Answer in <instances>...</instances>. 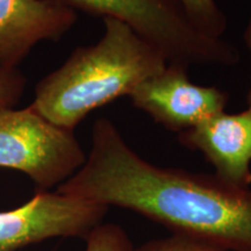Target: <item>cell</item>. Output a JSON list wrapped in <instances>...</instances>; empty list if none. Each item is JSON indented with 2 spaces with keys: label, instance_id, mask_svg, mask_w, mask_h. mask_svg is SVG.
<instances>
[{
  "label": "cell",
  "instance_id": "cell-8",
  "mask_svg": "<svg viewBox=\"0 0 251 251\" xmlns=\"http://www.w3.org/2000/svg\"><path fill=\"white\" fill-rule=\"evenodd\" d=\"M77 13L43 0H0V68L18 69L42 41H58Z\"/></svg>",
  "mask_w": 251,
  "mask_h": 251
},
{
  "label": "cell",
  "instance_id": "cell-13",
  "mask_svg": "<svg viewBox=\"0 0 251 251\" xmlns=\"http://www.w3.org/2000/svg\"><path fill=\"white\" fill-rule=\"evenodd\" d=\"M244 39H246L247 46L250 50V55H251V21H250L249 26H248V28H247L246 33H244ZM250 89H251V87H250Z\"/></svg>",
  "mask_w": 251,
  "mask_h": 251
},
{
  "label": "cell",
  "instance_id": "cell-4",
  "mask_svg": "<svg viewBox=\"0 0 251 251\" xmlns=\"http://www.w3.org/2000/svg\"><path fill=\"white\" fill-rule=\"evenodd\" d=\"M85 161L75 130L52 124L31 106H0V168L24 172L47 191L68 180Z\"/></svg>",
  "mask_w": 251,
  "mask_h": 251
},
{
  "label": "cell",
  "instance_id": "cell-7",
  "mask_svg": "<svg viewBox=\"0 0 251 251\" xmlns=\"http://www.w3.org/2000/svg\"><path fill=\"white\" fill-rule=\"evenodd\" d=\"M181 146L200 151L215 176L241 188L251 185V102L237 114L222 112L178 135Z\"/></svg>",
  "mask_w": 251,
  "mask_h": 251
},
{
  "label": "cell",
  "instance_id": "cell-10",
  "mask_svg": "<svg viewBox=\"0 0 251 251\" xmlns=\"http://www.w3.org/2000/svg\"><path fill=\"white\" fill-rule=\"evenodd\" d=\"M133 248L126 230L115 224H101L86 240L85 251H129Z\"/></svg>",
  "mask_w": 251,
  "mask_h": 251
},
{
  "label": "cell",
  "instance_id": "cell-11",
  "mask_svg": "<svg viewBox=\"0 0 251 251\" xmlns=\"http://www.w3.org/2000/svg\"><path fill=\"white\" fill-rule=\"evenodd\" d=\"M129 251H226L222 248L213 246L197 238L172 234L171 236L156 238L143 243Z\"/></svg>",
  "mask_w": 251,
  "mask_h": 251
},
{
  "label": "cell",
  "instance_id": "cell-12",
  "mask_svg": "<svg viewBox=\"0 0 251 251\" xmlns=\"http://www.w3.org/2000/svg\"><path fill=\"white\" fill-rule=\"evenodd\" d=\"M27 79L18 69L0 68V106L14 107L26 89Z\"/></svg>",
  "mask_w": 251,
  "mask_h": 251
},
{
  "label": "cell",
  "instance_id": "cell-5",
  "mask_svg": "<svg viewBox=\"0 0 251 251\" xmlns=\"http://www.w3.org/2000/svg\"><path fill=\"white\" fill-rule=\"evenodd\" d=\"M108 209L57 191H39L23 206L0 212V251H17L52 237L86 241Z\"/></svg>",
  "mask_w": 251,
  "mask_h": 251
},
{
  "label": "cell",
  "instance_id": "cell-9",
  "mask_svg": "<svg viewBox=\"0 0 251 251\" xmlns=\"http://www.w3.org/2000/svg\"><path fill=\"white\" fill-rule=\"evenodd\" d=\"M198 29L211 37H224L227 18L216 0H177Z\"/></svg>",
  "mask_w": 251,
  "mask_h": 251
},
{
  "label": "cell",
  "instance_id": "cell-3",
  "mask_svg": "<svg viewBox=\"0 0 251 251\" xmlns=\"http://www.w3.org/2000/svg\"><path fill=\"white\" fill-rule=\"evenodd\" d=\"M74 12L111 18L130 27L162 52L168 63L228 67L240 59L224 37H211L190 20L177 0H43Z\"/></svg>",
  "mask_w": 251,
  "mask_h": 251
},
{
  "label": "cell",
  "instance_id": "cell-6",
  "mask_svg": "<svg viewBox=\"0 0 251 251\" xmlns=\"http://www.w3.org/2000/svg\"><path fill=\"white\" fill-rule=\"evenodd\" d=\"M187 71V65L168 63L129 94L131 103L178 134L225 112L228 93L216 86L197 85Z\"/></svg>",
  "mask_w": 251,
  "mask_h": 251
},
{
  "label": "cell",
  "instance_id": "cell-14",
  "mask_svg": "<svg viewBox=\"0 0 251 251\" xmlns=\"http://www.w3.org/2000/svg\"><path fill=\"white\" fill-rule=\"evenodd\" d=\"M248 102H251V89L249 91V93H248Z\"/></svg>",
  "mask_w": 251,
  "mask_h": 251
},
{
  "label": "cell",
  "instance_id": "cell-2",
  "mask_svg": "<svg viewBox=\"0 0 251 251\" xmlns=\"http://www.w3.org/2000/svg\"><path fill=\"white\" fill-rule=\"evenodd\" d=\"M98 42L78 47L35 86L31 107L52 124L75 128L94 109L128 96L166 67L159 50L127 25L102 19Z\"/></svg>",
  "mask_w": 251,
  "mask_h": 251
},
{
  "label": "cell",
  "instance_id": "cell-1",
  "mask_svg": "<svg viewBox=\"0 0 251 251\" xmlns=\"http://www.w3.org/2000/svg\"><path fill=\"white\" fill-rule=\"evenodd\" d=\"M56 191L130 209L172 234L226 251H251V188L229 185L215 175L152 164L107 118L94 122L85 163Z\"/></svg>",
  "mask_w": 251,
  "mask_h": 251
}]
</instances>
